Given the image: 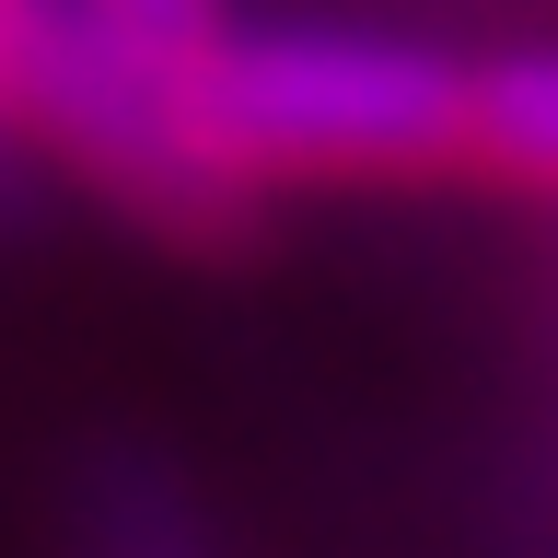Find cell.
Instances as JSON below:
<instances>
[{"mask_svg":"<svg viewBox=\"0 0 558 558\" xmlns=\"http://www.w3.org/2000/svg\"><path fill=\"white\" fill-rule=\"evenodd\" d=\"M198 140L268 186H465V59L373 24H209L174 47Z\"/></svg>","mask_w":558,"mask_h":558,"instance_id":"cell-1","label":"cell"},{"mask_svg":"<svg viewBox=\"0 0 558 558\" xmlns=\"http://www.w3.org/2000/svg\"><path fill=\"white\" fill-rule=\"evenodd\" d=\"M465 174L512 198H558V47L465 70Z\"/></svg>","mask_w":558,"mask_h":558,"instance_id":"cell-2","label":"cell"},{"mask_svg":"<svg viewBox=\"0 0 558 558\" xmlns=\"http://www.w3.org/2000/svg\"><path fill=\"white\" fill-rule=\"evenodd\" d=\"M94 12H117V24L151 35V47H198L209 24H233V0H94Z\"/></svg>","mask_w":558,"mask_h":558,"instance_id":"cell-3","label":"cell"}]
</instances>
